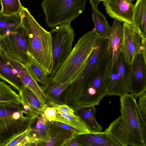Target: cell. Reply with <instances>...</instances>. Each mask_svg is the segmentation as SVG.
<instances>
[{"instance_id": "obj_1", "label": "cell", "mask_w": 146, "mask_h": 146, "mask_svg": "<svg viewBox=\"0 0 146 146\" xmlns=\"http://www.w3.org/2000/svg\"><path fill=\"white\" fill-rule=\"evenodd\" d=\"M20 15L31 56L46 74L50 75L53 61L50 32L39 24L27 8L23 7Z\"/></svg>"}, {"instance_id": "obj_2", "label": "cell", "mask_w": 146, "mask_h": 146, "mask_svg": "<svg viewBox=\"0 0 146 146\" xmlns=\"http://www.w3.org/2000/svg\"><path fill=\"white\" fill-rule=\"evenodd\" d=\"M100 39L94 29L85 33L78 40L68 57L52 78L53 82L62 83L75 81Z\"/></svg>"}, {"instance_id": "obj_3", "label": "cell", "mask_w": 146, "mask_h": 146, "mask_svg": "<svg viewBox=\"0 0 146 146\" xmlns=\"http://www.w3.org/2000/svg\"><path fill=\"white\" fill-rule=\"evenodd\" d=\"M31 119L21 101L0 102V146L26 131Z\"/></svg>"}, {"instance_id": "obj_4", "label": "cell", "mask_w": 146, "mask_h": 146, "mask_svg": "<svg viewBox=\"0 0 146 146\" xmlns=\"http://www.w3.org/2000/svg\"><path fill=\"white\" fill-rule=\"evenodd\" d=\"M86 0H43L41 6L47 25L52 29L71 23L85 9Z\"/></svg>"}, {"instance_id": "obj_5", "label": "cell", "mask_w": 146, "mask_h": 146, "mask_svg": "<svg viewBox=\"0 0 146 146\" xmlns=\"http://www.w3.org/2000/svg\"><path fill=\"white\" fill-rule=\"evenodd\" d=\"M110 57L108 54L97 70L87 82L78 108L98 106L107 95Z\"/></svg>"}, {"instance_id": "obj_6", "label": "cell", "mask_w": 146, "mask_h": 146, "mask_svg": "<svg viewBox=\"0 0 146 146\" xmlns=\"http://www.w3.org/2000/svg\"><path fill=\"white\" fill-rule=\"evenodd\" d=\"M70 22L57 26L49 31L52 40L53 64L52 78L66 60L72 50L75 34Z\"/></svg>"}, {"instance_id": "obj_7", "label": "cell", "mask_w": 146, "mask_h": 146, "mask_svg": "<svg viewBox=\"0 0 146 146\" xmlns=\"http://www.w3.org/2000/svg\"><path fill=\"white\" fill-rule=\"evenodd\" d=\"M0 46L5 53L26 66L31 62L26 34L21 24L15 31L0 38Z\"/></svg>"}, {"instance_id": "obj_8", "label": "cell", "mask_w": 146, "mask_h": 146, "mask_svg": "<svg viewBox=\"0 0 146 146\" xmlns=\"http://www.w3.org/2000/svg\"><path fill=\"white\" fill-rule=\"evenodd\" d=\"M108 40L100 39L96 47L89 57L80 75L70 85L72 90L75 93L80 94L91 76L97 70L108 54Z\"/></svg>"}, {"instance_id": "obj_9", "label": "cell", "mask_w": 146, "mask_h": 146, "mask_svg": "<svg viewBox=\"0 0 146 146\" xmlns=\"http://www.w3.org/2000/svg\"><path fill=\"white\" fill-rule=\"evenodd\" d=\"M104 131L119 146H146V141L120 116L112 121Z\"/></svg>"}, {"instance_id": "obj_10", "label": "cell", "mask_w": 146, "mask_h": 146, "mask_svg": "<svg viewBox=\"0 0 146 146\" xmlns=\"http://www.w3.org/2000/svg\"><path fill=\"white\" fill-rule=\"evenodd\" d=\"M129 66L121 53L114 65L112 67L110 66L108 96L120 97L129 92Z\"/></svg>"}, {"instance_id": "obj_11", "label": "cell", "mask_w": 146, "mask_h": 146, "mask_svg": "<svg viewBox=\"0 0 146 146\" xmlns=\"http://www.w3.org/2000/svg\"><path fill=\"white\" fill-rule=\"evenodd\" d=\"M121 53L129 65L132 63L135 56L140 53L146 56V40L143 39L130 25L124 23Z\"/></svg>"}, {"instance_id": "obj_12", "label": "cell", "mask_w": 146, "mask_h": 146, "mask_svg": "<svg viewBox=\"0 0 146 146\" xmlns=\"http://www.w3.org/2000/svg\"><path fill=\"white\" fill-rule=\"evenodd\" d=\"M121 116L146 141V120L139 111L136 99L127 93L120 97Z\"/></svg>"}, {"instance_id": "obj_13", "label": "cell", "mask_w": 146, "mask_h": 146, "mask_svg": "<svg viewBox=\"0 0 146 146\" xmlns=\"http://www.w3.org/2000/svg\"><path fill=\"white\" fill-rule=\"evenodd\" d=\"M129 92L135 99L146 91V58L141 53L136 54L129 65Z\"/></svg>"}, {"instance_id": "obj_14", "label": "cell", "mask_w": 146, "mask_h": 146, "mask_svg": "<svg viewBox=\"0 0 146 146\" xmlns=\"http://www.w3.org/2000/svg\"><path fill=\"white\" fill-rule=\"evenodd\" d=\"M3 51L7 59L16 71L25 86L34 93L44 106L46 107H51L50 101L46 96L42 87L32 76L26 66L19 60L10 56Z\"/></svg>"}, {"instance_id": "obj_15", "label": "cell", "mask_w": 146, "mask_h": 146, "mask_svg": "<svg viewBox=\"0 0 146 146\" xmlns=\"http://www.w3.org/2000/svg\"><path fill=\"white\" fill-rule=\"evenodd\" d=\"M131 2L130 0H105L103 3L110 17L133 26L134 5Z\"/></svg>"}, {"instance_id": "obj_16", "label": "cell", "mask_w": 146, "mask_h": 146, "mask_svg": "<svg viewBox=\"0 0 146 146\" xmlns=\"http://www.w3.org/2000/svg\"><path fill=\"white\" fill-rule=\"evenodd\" d=\"M51 122L46 118L44 113L35 119H32L27 129L29 136L38 144H42L50 139Z\"/></svg>"}, {"instance_id": "obj_17", "label": "cell", "mask_w": 146, "mask_h": 146, "mask_svg": "<svg viewBox=\"0 0 146 146\" xmlns=\"http://www.w3.org/2000/svg\"><path fill=\"white\" fill-rule=\"evenodd\" d=\"M108 40L107 52L110 57L111 67L113 66L121 53L123 42V27L121 22L115 19Z\"/></svg>"}, {"instance_id": "obj_18", "label": "cell", "mask_w": 146, "mask_h": 146, "mask_svg": "<svg viewBox=\"0 0 146 146\" xmlns=\"http://www.w3.org/2000/svg\"><path fill=\"white\" fill-rule=\"evenodd\" d=\"M74 137L81 146H120L105 131L78 134Z\"/></svg>"}, {"instance_id": "obj_19", "label": "cell", "mask_w": 146, "mask_h": 146, "mask_svg": "<svg viewBox=\"0 0 146 146\" xmlns=\"http://www.w3.org/2000/svg\"><path fill=\"white\" fill-rule=\"evenodd\" d=\"M0 78L19 91L25 86L16 71L5 57L0 46Z\"/></svg>"}, {"instance_id": "obj_20", "label": "cell", "mask_w": 146, "mask_h": 146, "mask_svg": "<svg viewBox=\"0 0 146 146\" xmlns=\"http://www.w3.org/2000/svg\"><path fill=\"white\" fill-rule=\"evenodd\" d=\"M89 1L92 9V19L95 26V32L101 39H108L111 27L105 16L98 9V5L101 1L99 0Z\"/></svg>"}, {"instance_id": "obj_21", "label": "cell", "mask_w": 146, "mask_h": 146, "mask_svg": "<svg viewBox=\"0 0 146 146\" xmlns=\"http://www.w3.org/2000/svg\"><path fill=\"white\" fill-rule=\"evenodd\" d=\"M20 101L22 104L28 106L31 110L32 119L37 118L44 112L46 107L38 100L34 93L25 86L19 91Z\"/></svg>"}, {"instance_id": "obj_22", "label": "cell", "mask_w": 146, "mask_h": 146, "mask_svg": "<svg viewBox=\"0 0 146 146\" xmlns=\"http://www.w3.org/2000/svg\"><path fill=\"white\" fill-rule=\"evenodd\" d=\"M133 27L146 40V0H137L133 14Z\"/></svg>"}, {"instance_id": "obj_23", "label": "cell", "mask_w": 146, "mask_h": 146, "mask_svg": "<svg viewBox=\"0 0 146 146\" xmlns=\"http://www.w3.org/2000/svg\"><path fill=\"white\" fill-rule=\"evenodd\" d=\"M75 110L79 117L84 122L90 132L102 131L103 127L97 121L95 113L96 111L94 106H87L79 107Z\"/></svg>"}, {"instance_id": "obj_24", "label": "cell", "mask_w": 146, "mask_h": 146, "mask_svg": "<svg viewBox=\"0 0 146 146\" xmlns=\"http://www.w3.org/2000/svg\"><path fill=\"white\" fill-rule=\"evenodd\" d=\"M72 82L66 81L62 83H55L53 82L52 78L50 77L47 85L42 88L45 94L51 102L61 104V96L67 88Z\"/></svg>"}, {"instance_id": "obj_25", "label": "cell", "mask_w": 146, "mask_h": 146, "mask_svg": "<svg viewBox=\"0 0 146 146\" xmlns=\"http://www.w3.org/2000/svg\"><path fill=\"white\" fill-rule=\"evenodd\" d=\"M22 23L20 15H10L0 13V38L11 33Z\"/></svg>"}, {"instance_id": "obj_26", "label": "cell", "mask_w": 146, "mask_h": 146, "mask_svg": "<svg viewBox=\"0 0 146 146\" xmlns=\"http://www.w3.org/2000/svg\"><path fill=\"white\" fill-rule=\"evenodd\" d=\"M55 121L68 125L79 131L81 133L90 132L84 122L79 116L64 113L56 110Z\"/></svg>"}, {"instance_id": "obj_27", "label": "cell", "mask_w": 146, "mask_h": 146, "mask_svg": "<svg viewBox=\"0 0 146 146\" xmlns=\"http://www.w3.org/2000/svg\"><path fill=\"white\" fill-rule=\"evenodd\" d=\"M72 135L71 133L63 130L55 126L51 122L50 140L44 143L43 145L52 146H60L62 142L66 139Z\"/></svg>"}, {"instance_id": "obj_28", "label": "cell", "mask_w": 146, "mask_h": 146, "mask_svg": "<svg viewBox=\"0 0 146 146\" xmlns=\"http://www.w3.org/2000/svg\"><path fill=\"white\" fill-rule=\"evenodd\" d=\"M31 75L37 82L42 85V88L48 84L50 77L40 67L35 60L32 58L31 63L26 66Z\"/></svg>"}, {"instance_id": "obj_29", "label": "cell", "mask_w": 146, "mask_h": 146, "mask_svg": "<svg viewBox=\"0 0 146 146\" xmlns=\"http://www.w3.org/2000/svg\"><path fill=\"white\" fill-rule=\"evenodd\" d=\"M1 8V13L7 15H20L23 6L20 0H0Z\"/></svg>"}, {"instance_id": "obj_30", "label": "cell", "mask_w": 146, "mask_h": 146, "mask_svg": "<svg viewBox=\"0 0 146 146\" xmlns=\"http://www.w3.org/2000/svg\"><path fill=\"white\" fill-rule=\"evenodd\" d=\"M21 101L19 94L11 88V86L0 81V102Z\"/></svg>"}, {"instance_id": "obj_31", "label": "cell", "mask_w": 146, "mask_h": 146, "mask_svg": "<svg viewBox=\"0 0 146 146\" xmlns=\"http://www.w3.org/2000/svg\"><path fill=\"white\" fill-rule=\"evenodd\" d=\"M27 129L13 139L6 146L37 145V143L29 136L27 131Z\"/></svg>"}, {"instance_id": "obj_32", "label": "cell", "mask_w": 146, "mask_h": 146, "mask_svg": "<svg viewBox=\"0 0 146 146\" xmlns=\"http://www.w3.org/2000/svg\"><path fill=\"white\" fill-rule=\"evenodd\" d=\"M51 106L54 107L57 111L70 115H74V111L68 105L64 104H58L50 102Z\"/></svg>"}, {"instance_id": "obj_33", "label": "cell", "mask_w": 146, "mask_h": 146, "mask_svg": "<svg viewBox=\"0 0 146 146\" xmlns=\"http://www.w3.org/2000/svg\"><path fill=\"white\" fill-rule=\"evenodd\" d=\"M137 103L140 112L146 120V93L145 92L139 96Z\"/></svg>"}, {"instance_id": "obj_34", "label": "cell", "mask_w": 146, "mask_h": 146, "mask_svg": "<svg viewBox=\"0 0 146 146\" xmlns=\"http://www.w3.org/2000/svg\"><path fill=\"white\" fill-rule=\"evenodd\" d=\"M51 122L58 128L70 132L74 135L81 133L78 130L66 124L57 121H54Z\"/></svg>"}, {"instance_id": "obj_35", "label": "cell", "mask_w": 146, "mask_h": 146, "mask_svg": "<svg viewBox=\"0 0 146 146\" xmlns=\"http://www.w3.org/2000/svg\"><path fill=\"white\" fill-rule=\"evenodd\" d=\"M43 113L46 118L49 122L55 121L56 117V110L55 108L47 106L44 109Z\"/></svg>"}, {"instance_id": "obj_36", "label": "cell", "mask_w": 146, "mask_h": 146, "mask_svg": "<svg viewBox=\"0 0 146 146\" xmlns=\"http://www.w3.org/2000/svg\"><path fill=\"white\" fill-rule=\"evenodd\" d=\"M60 146H81V145L77 141L74 135H72L65 139Z\"/></svg>"}, {"instance_id": "obj_37", "label": "cell", "mask_w": 146, "mask_h": 146, "mask_svg": "<svg viewBox=\"0 0 146 146\" xmlns=\"http://www.w3.org/2000/svg\"><path fill=\"white\" fill-rule=\"evenodd\" d=\"M100 0V1H105V0Z\"/></svg>"}, {"instance_id": "obj_38", "label": "cell", "mask_w": 146, "mask_h": 146, "mask_svg": "<svg viewBox=\"0 0 146 146\" xmlns=\"http://www.w3.org/2000/svg\"><path fill=\"white\" fill-rule=\"evenodd\" d=\"M130 0L132 2V1H135V0Z\"/></svg>"}, {"instance_id": "obj_39", "label": "cell", "mask_w": 146, "mask_h": 146, "mask_svg": "<svg viewBox=\"0 0 146 146\" xmlns=\"http://www.w3.org/2000/svg\"><path fill=\"white\" fill-rule=\"evenodd\" d=\"M1 13V10H0V13Z\"/></svg>"}]
</instances>
